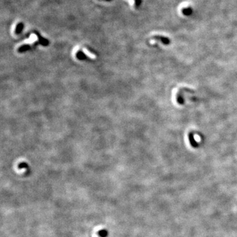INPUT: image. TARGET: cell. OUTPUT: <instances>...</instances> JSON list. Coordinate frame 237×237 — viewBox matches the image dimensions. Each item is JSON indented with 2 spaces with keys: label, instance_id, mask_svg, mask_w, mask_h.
<instances>
[{
  "label": "cell",
  "instance_id": "1",
  "mask_svg": "<svg viewBox=\"0 0 237 237\" xmlns=\"http://www.w3.org/2000/svg\"><path fill=\"white\" fill-rule=\"evenodd\" d=\"M153 38L155 39L156 40L161 41L162 43L164 44H170V40L167 37L162 36H153Z\"/></svg>",
  "mask_w": 237,
  "mask_h": 237
},
{
  "label": "cell",
  "instance_id": "2",
  "mask_svg": "<svg viewBox=\"0 0 237 237\" xmlns=\"http://www.w3.org/2000/svg\"><path fill=\"white\" fill-rule=\"evenodd\" d=\"M34 34L38 36V39H39V42H40L41 44H42L43 45H48V44H49V42H48V40H46V39L42 38L40 35V34L38 33V32H34Z\"/></svg>",
  "mask_w": 237,
  "mask_h": 237
},
{
  "label": "cell",
  "instance_id": "3",
  "mask_svg": "<svg viewBox=\"0 0 237 237\" xmlns=\"http://www.w3.org/2000/svg\"><path fill=\"white\" fill-rule=\"evenodd\" d=\"M25 27V25L23 22H19V23L16 26V28H15V34H21L22 30H23Z\"/></svg>",
  "mask_w": 237,
  "mask_h": 237
},
{
  "label": "cell",
  "instance_id": "4",
  "mask_svg": "<svg viewBox=\"0 0 237 237\" xmlns=\"http://www.w3.org/2000/svg\"><path fill=\"white\" fill-rule=\"evenodd\" d=\"M108 230L107 229H102L98 230V235L100 237H107L108 236Z\"/></svg>",
  "mask_w": 237,
  "mask_h": 237
},
{
  "label": "cell",
  "instance_id": "5",
  "mask_svg": "<svg viewBox=\"0 0 237 237\" xmlns=\"http://www.w3.org/2000/svg\"><path fill=\"white\" fill-rule=\"evenodd\" d=\"M192 13V9L191 7H187L183 9V13L185 15H190Z\"/></svg>",
  "mask_w": 237,
  "mask_h": 237
},
{
  "label": "cell",
  "instance_id": "6",
  "mask_svg": "<svg viewBox=\"0 0 237 237\" xmlns=\"http://www.w3.org/2000/svg\"><path fill=\"white\" fill-rule=\"evenodd\" d=\"M30 49V45H22V46H21V47H20L19 48V51H26V50H29Z\"/></svg>",
  "mask_w": 237,
  "mask_h": 237
},
{
  "label": "cell",
  "instance_id": "7",
  "mask_svg": "<svg viewBox=\"0 0 237 237\" xmlns=\"http://www.w3.org/2000/svg\"><path fill=\"white\" fill-rule=\"evenodd\" d=\"M142 0H134V6L136 8H138L141 5Z\"/></svg>",
  "mask_w": 237,
  "mask_h": 237
},
{
  "label": "cell",
  "instance_id": "8",
  "mask_svg": "<svg viewBox=\"0 0 237 237\" xmlns=\"http://www.w3.org/2000/svg\"><path fill=\"white\" fill-rule=\"evenodd\" d=\"M84 52H86V53H85V54H86V55H87L88 56H89V57H92V59H94V57H96V56H94V55H92V54L90 53H89L88 51H86V50H84Z\"/></svg>",
  "mask_w": 237,
  "mask_h": 237
},
{
  "label": "cell",
  "instance_id": "9",
  "mask_svg": "<svg viewBox=\"0 0 237 237\" xmlns=\"http://www.w3.org/2000/svg\"><path fill=\"white\" fill-rule=\"evenodd\" d=\"M99 1H111L112 0H99Z\"/></svg>",
  "mask_w": 237,
  "mask_h": 237
}]
</instances>
